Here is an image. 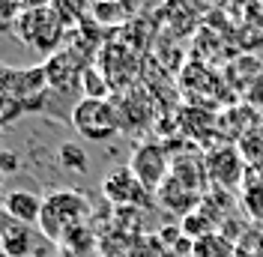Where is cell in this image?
<instances>
[{
  "mask_svg": "<svg viewBox=\"0 0 263 257\" xmlns=\"http://www.w3.org/2000/svg\"><path fill=\"white\" fill-rule=\"evenodd\" d=\"M242 207L248 209V215H251L254 222L263 225V179L248 182L246 189H242Z\"/></svg>",
  "mask_w": 263,
  "mask_h": 257,
  "instance_id": "ffe728a7",
  "label": "cell"
},
{
  "mask_svg": "<svg viewBox=\"0 0 263 257\" xmlns=\"http://www.w3.org/2000/svg\"><path fill=\"white\" fill-rule=\"evenodd\" d=\"M102 194H105V200H111L117 209L120 207H135V209H144L149 207V200H153V194L141 186V179L132 174V168H114L105 182H102Z\"/></svg>",
  "mask_w": 263,
  "mask_h": 257,
  "instance_id": "52a82bcc",
  "label": "cell"
},
{
  "mask_svg": "<svg viewBox=\"0 0 263 257\" xmlns=\"http://www.w3.org/2000/svg\"><path fill=\"white\" fill-rule=\"evenodd\" d=\"M0 189H3V168H0Z\"/></svg>",
  "mask_w": 263,
  "mask_h": 257,
  "instance_id": "603a6c76",
  "label": "cell"
},
{
  "mask_svg": "<svg viewBox=\"0 0 263 257\" xmlns=\"http://www.w3.org/2000/svg\"><path fill=\"white\" fill-rule=\"evenodd\" d=\"M9 33L21 45H27L30 51L42 54L48 60L51 54H57L63 48L69 27L63 24V18L54 12V6H45V9H21V15L15 18Z\"/></svg>",
  "mask_w": 263,
  "mask_h": 257,
  "instance_id": "3957f363",
  "label": "cell"
},
{
  "mask_svg": "<svg viewBox=\"0 0 263 257\" xmlns=\"http://www.w3.org/2000/svg\"><path fill=\"white\" fill-rule=\"evenodd\" d=\"M60 251L66 257H93L96 254V233L93 227H78L75 233H69L63 242H60Z\"/></svg>",
  "mask_w": 263,
  "mask_h": 257,
  "instance_id": "2e32d148",
  "label": "cell"
},
{
  "mask_svg": "<svg viewBox=\"0 0 263 257\" xmlns=\"http://www.w3.org/2000/svg\"><path fill=\"white\" fill-rule=\"evenodd\" d=\"M51 6L63 18L66 27H72V30H78L84 21L93 15V0H54Z\"/></svg>",
  "mask_w": 263,
  "mask_h": 257,
  "instance_id": "9a60e30c",
  "label": "cell"
},
{
  "mask_svg": "<svg viewBox=\"0 0 263 257\" xmlns=\"http://www.w3.org/2000/svg\"><path fill=\"white\" fill-rule=\"evenodd\" d=\"M129 257H174L167 242H162L159 236H141V240L132 242Z\"/></svg>",
  "mask_w": 263,
  "mask_h": 257,
  "instance_id": "d6986e66",
  "label": "cell"
},
{
  "mask_svg": "<svg viewBox=\"0 0 263 257\" xmlns=\"http://www.w3.org/2000/svg\"><path fill=\"white\" fill-rule=\"evenodd\" d=\"M42 66H45L51 90H60V93L81 90L84 72L93 66V51L81 48V45H69V48H60L57 54H51Z\"/></svg>",
  "mask_w": 263,
  "mask_h": 257,
  "instance_id": "5b68a950",
  "label": "cell"
},
{
  "mask_svg": "<svg viewBox=\"0 0 263 257\" xmlns=\"http://www.w3.org/2000/svg\"><path fill=\"white\" fill-rule=\"evenodd\" d=\"M3 222H6V218H3V209H0V227H3Z\"/></svg>",
  "mask_w": 263,
  "mask_h": 257,
  "instance_id": "cb8c5ba5",
  "label": "cell"
},
{
  "mask_svg": "<svg viewBox=\"0 0 263 257\" xmlns=\"http://www.w3.org/2000/svg\"><path fill=\"white\" fill-rule=\"evenodd\" d=\"M171 177H177L182 186L195 189L197 194H210V171H206V156L203 153H195V150H182L177 156H171Z\"/></svg>",
  "mask_w": 263,
  "mask_h": 257,
  "instance_id": "9c48e42d",
  "label": "cell"
},
{
  "mask_svg": "<svg viewBox=\"0 0 263 257\" xmlns=\"http://www.w3.org/2000/svg\"><path fill=\"white\" fill-rule=\"evenodd\" d=\"M206 171H210V179L213 186H218L221 192L228 189H236L242 182V164H246V156L242 150L233 144H224V146H215V150H206Z\"/></svg>",
  "mask_w": 263,
  "mask_h": 257,
  "instance_id": "ba28073f",
  "label": "cell"
},
{
  "mask_svg": "<svg viewBox=\"0 0 263 257\" xmlns=\"http://www.w3.org/2000/svg\"><path fill=\"white\" fill-rule=\"evenodd\" d=\"M42 207H45V197L39 192H30V189H12V192H6L0 197L3 215L18 222V225H27V227H39Z\"/></svg>",
  "mask_w": 263,
  "mask_h": 257,
  "instance_id": "30bf717a",
  "label": "cell"
},
{
  "mask_svg": "<svg viewBox=\"0 0 263 257\" xmlns=\"http://www.w3.org/2000/svg\"><path fill=\"white\" fill-rule=\"evenodd\" d=\"M0 168H3L6 174H12V171H18V159L12 153H3V150H0Z\"/></svg>",
  "mask_w": 263,
  "mask_h": 257,
  "instance_id": "44dd1931",
  "label": "cell"
},
{
  "mask_svg": "<svg viewBox=\"0 0 263 257\" xmlns=\"http://www.w3.org/2000/svg\"><path fill=\"white\" fill-rule=\"evenodd\" d=\"M30 227L27 225H18L12 218H6L3 227H0V251L6 257H30Z\"/></svg>",
  "mask_w": 263,
  "mask_h": 257,
  "instance_id": "7c38bea8",
  "label": "cell"
},
{
  "mask_svg": "<svg viewBox=\"0 0 263 257\" xmlns=\"http://www.w3.org/2000/svg\"><path fill=\"white\" fill-rule=\"evenodd\" d=\"M57 161L63 164L66 171H75V174H87V168H90L87 150L78 144H72V141H66V144L57 146Z\"/></svg>",
  "mask_w": 263,
  "mask_h": 257,
  "instance_id": "ac0fdd59",
  "label": "cell"
},
{
  "mask_svg": "<svg viewBox=\"0 0 263 257\" xmlns=\"http://www.w3.org/2000/svg\"><path fill=\"white\" fill-rule=\"evenodd\" d=\"M120 126H123L120 108L111 99H81L72 108V128L81 135L84 141L105 144L120 132Z\"/></svg>",
  "mask_w": 263,
  "mask_h": 257,
  "instance_id": "277c9868",
  "label": "cell"
},
{
  "mask_svg": "<svg viewBox=\"0 0 263 257\" xmlns=\"http://www.w3.org/2000/svg\"><path fill=\"white\" fill-rule=\"evenodd\" d=\"M81 93H84V99H108L114 93V87H111L108 75L102 69H96V63H93L81 78Z\"/></svg>",
  "mask_w": 263,
  "mask_h": 257,
  "instance_id": "e0dca14e",
  "label": "cell"
},
{
  "mask_svg": "<svg viewBox=\"0 0 263 257\" xmlns=\"http://www.w3.org/2000/svg\"><path fill=\"white\" fill-rule=\"evenodd\" d=\"M48 87L45 66H30V69L0 66V126H9L21 114L36 111Z\"/></svg>",
  "mask_w": 263,
  "mask_h": 257,
  "instance_id": "6da1fadb",
  "label": "cell"
},
{
  "mask_svg": "<svg viewBox=\"0 0 263 257\" xmlns=\"http://www.w3.org/2000/svg\"><path fill=\"white\" fill-rule=\"evenodd\" d=\"M0 3H6V0H0Z\"/></svg>",
  "mask_w": 263,
  "mask_h": 257,
  "instance_id": "d4e9b609",
  "label": "cell"
},
{
  "mask_svg": "<svg viewBox=\"0 0 263 257\" xmlns=\"http://www.w3.org/2000/svg\"><path fill=\"white\" fill-rule=\"evenodd\" d=\"M90 215H93V204H90V197L84 192H78V189H57V192L45 194L39 230L51 242L60 245L69 233L90 225Z\"/></svg>",
  "mask_w": 263,
  "mask_h": 257,
  "instance_id": "7a4b0ae2",
  "label": "cell"
},
{
  "mask_svg": "<svg viewBox=\"0 0 263 257\" xmlns=\"http://www.w3.org/2000/svg\"><path fill=\"white\" fill-rule=\"evenodd\" d=\"M192 257H239V248L230 236L215 230L210 236H200L192 242Z\"/></svg>",
  "mask_w": 263,
  "mask_h": 257,
  "instance_id": "4fadbf2b",
  "label": "cell"
},
{
  "mask_svg": "<svg viewBox=\"0 0 263 257\" xmlns=\"http://www.w3.org/2000/svg\"><path fill=\"white\" fill-rule=\"evenodd\" d=\"M156 200H159V207L164 212H171L174 218H185V215H192L200 204H203V194H197L195 189H189V186H182L177 177H167L159 186V192H156Z\"/></svg>",
  "mask_w": 263,
  "mask_h": 257,
  "instance_id": "8fae6325",
  "label": "cell"
},
{
  "mask_svg": "<svg viewBox=\"0 0 263 257\" xmlns=\"http://www.w3.org/2000/svg\"><path fill=\"white\" fill-rule=\"evenodd\" d=\"M126 0H93V21L102 24V27H117L123 24L126 18H132V3L129 6H120Z\"/></svg>",
  "mask_w": 263,
  "mask_h": 257,
  "instance_id": "5bb4252c",
  "label": "cell"
},
{
  "mask_svg": "<svg viewBox=\"0 0 263 257\" xmlns=\"http://www.w3.org/2000/svg\"><path fill=\"white\" fill-rule=\"evenodd\" d=\"M129 168H132V174L141 179V186L156 197L159 186L171 177V156H167V150L162 144L147 141V144H138L132 150Z\"/></svg>",
  "mask_w": 263,
  "mask_h": 257,
  "instance_id": "8992f818",
  "label": "cell"
},
{
  "mask_svg": "<svg viewBox=\"0 0 263 257\" xmlns=\"http://www.w3.org/2000/svg\"><path fill=\"white\" fill-rule=\"evenodd\" d=\"M21 9H45V6H51L54 0H15Z\"/></svg>",
  "mask_w": 263,
  "mask_h": 257,
  "instance_id": "7402d4cb",
  "label": "cell"
}]
</instances>
